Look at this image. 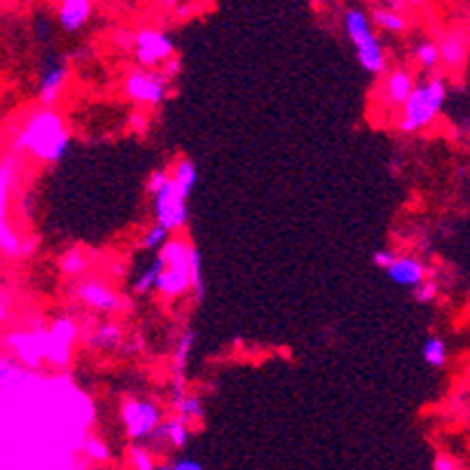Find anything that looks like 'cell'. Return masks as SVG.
<instances>
[{"label": "cell", "mask_w": 470, "mask_h": 470, "mask_svg": "<svg viewBox=\"0 0 470 470\" xmlns=\"http://www.w3.org/2000/svg\"><path fill=\"white\" fill-rule=\"evenodd\" d=\"M68 143H71V136L59 112L42 108V111L33 112L24 129L19 131V136L14 138L12 152L14 155L31 152L40 162L54 164L65 155Z\"/></svg>", "instance_id": "6da1fadb"}, {"label": "cell", "mask_w": 470, "mask_h": 470, "mask_svg": "<svg viewBox=\"0 0 470 470\" xmlns=\"http://www.w3.org/2000/svg\"><path fill=\"white\" fill-rule=\"evenodd\" d=\"M344 33L356 47L358 54V64L363 65V71L370 75H384L386 73V54L384 47L379 42L377 33H374L370 14L360 7H349L344 12Z\"/></svg>", "instance_id": "7a4b0ae2"}, {"label": "cell", "mask_w": 470, "mask_h": 470, "mask_svg": "<svg viewBox=\"0 0 470 470\" xmlns=\"http://www.w3.org/2000/svg\"><path fill=\"white\" fill-rule=\"evenodd\" d=\"M444 98H447V85L443 78H428L424 85L414 87L407 104L403 105L398 129L403 134H417V131L426 129L443 111Z\"/></svg>", "instance_id": "3957f363"}, {"label": "cell", "mask_w": 470, "mask_h": 470, "mask_svg": "<svg viewBox=\"0 0 470 470\" xmlns=\"http://www.w3.org/2000/svg\"><path fill=\"white\" fill-rule=\"evenodd\" d=\"M19 169V157L10 152L0 159V250L12 258L21 255V236L10 222V196Z\"/></svg>", "instance_id": "277c9868"}, {"label": "cell", "mask_w": 470, "mask_h": 470, "mask_svg": "<svg viewBox=\"0 0 470 470\" xmlns=\"http://www.w3.org/2000/svg\"><path fill=\"white\" fill-rule=\"evenodd\" d=\"M119 417L125 424V431L134 443L150 438L155 428L162 424V410L152 403V400L129 398L119 407Z\"/></svg>", "instance_id": "5b68a950"}, {"label": "cell", "mask_w": 470, "mask_h": 470, "mask_svg": "<svg viewBox=\"0 0 470 470\" xmlns=\"http://www.w3.org/2000/svg\"><path fill=\"white\" fill-rule=\"evenodd\" d=\"M134 57L145 68L166 64L169 59H173V40L159 28H138L134 33Z\"/></svg>", "instance_id": "8992f818"}, {"label": "cell", "mask_w": 470, "mask_h": 470, "mask_svg": "<svg viewBox=\"0 0 470 470\" xmlns=\"http://www.w3.org/2000/svg\"><path fill=\"white\" fill-rule=\"evenodd\" d=\"M152 199H155L157 225H162L169 232L183 229L188 225V196H183V192L176 188L171 178Z\"/></svg>", "instance_id": "52a82bcc"}, {"label": "cell", "mask_w": 470, "mask_h": 470, "mask_svg": "<svg viewBox=\"0 0 470 470\" xmlns=\"http://www.w3.org/2000/svg\"><path fill=\"white\" fill-rule=\"evenodd\" d=\"M78 326L71 319H57L52 326L47 327L45 349H42V358L52 363L54 367H65L71 363L73 344L78 340Z\"/></svg>", "instance_id": "ba28073f"}, {"label": "cell", "mask_w": 470, "mask_h": 470, "mask_svg": "<svg viewBox=\"0 0 470 470\" xmlns=\"http://www.w3.org/2000/svg\"><path fill=\"white\" fill-rule=\"evenodd\" d=\"M125 94L138 105H148V108H157L164 104V98L169 94L166 80L162 75L145 71H134L125 78Z\"/></svg>", "instance_id": "9c48e42d"}, {"label": "cell", "mask_w": 470, "mask_h": 470, "mask_svg": "<svg viewBox=\"0 0 470 470\" xmlns=\"http://www.w3.org/2000/svg\"><path fill=\"white\" fill-rule=\"evenodd\" d=\"M47 327H38L35 333H12L5 337V346L12 349L14 360L27 370H38L42 363V349H45Z\"/></svg>", "instance_id": "30bf717a"}, {"label": "cell", "mask_w": 470, "mask_h": 470, "mask_svg": "<svg viewBox=\"0 0 470 470\" xmlns=\"http://www.w3.org/2000/svg\"><path fill=\"white\" fill-rule=\"evenodd\" d=\"M68 64L65 59H59V57H52V59H47L45 68L40 73V82H38V96L40 104L45 111H52L57 101L64 94V87L68 82Z\"/></svg>", "instance_id": "8fae6325"}, {"label": "cell", "mask_w": 470, "mask_h": 470, "mask_svg": "<svg viewBox=\"0 0 470 470\" xmlns=\"http://www.w3.org/2000/svg\"><path fill=\"white\" fill-rule=\"evenodd\" d=\"M75 295L92 309H98V312L111 313V312H119V309L125 307L122 297H119L111 286H105V283L82 281L78 283V288H75Z\"/></svg>", "instance_id": "7c38bea8"}, {"label": "cell", "mask_w": 470, "mask_h": 470, "mask_svg": "<svg viewBox=\"0 0 470 470\" xmlns=\"http://www.w3.org/2000/svg\"><path fill=\"white\" fill-rule=\"evenodd\" d=\"M438 45V54L440 61H443L447 68H458L464 64L466 57H468V35L458 28H450L440 35Z\"/></svg>", "instance_id": "4fadbf2b"}, {"label": "cell", "mask_w": 470, "mask_h": 470, "mask_svg": "<svg viewBox=\"0 0 470 470\" xmlns=\"http://www.w3.org/2000/svg\"><path fill=\"white\" fill-rule=\"evenodd\" d=\"M195 342L196 335L192 327L183 330V335L176 342V349H173V398L185 396V374H188V360Z\"/></svg>", "instance_id": "5bb4252c"}, {"label": "cell", "mask_w": 470, "mask_h": 470, "mask_svg": "<svg viewBox=\"0 0 470 470\" xmlns=\"http://www.w3.org/2000/svg\"><path fill=\"white\" fill-rule=\"evenodd\" d=\"M414 75H412V71H407V68H396V71H391L389 75H386L384 80V98L386 104L389 105H396V108H403V105L407 104V98H410V94L414 92Z\"/></svg>", "instance_id": "9a60e30c"}, {"label": "cell", "mask_w": 470, "mask_h": 470, "mask_svg": "<svg viewBox=\"0 0 470 470\" xmlns=\"http://www.w3.org/2000/svg\"><path fill=\"white\" fill-rule=\"evenodd\" d=\"M393 283L407 288H417L426 279V265L412 255H398L391 267L386 269Z\"/></svg>", "instance_id": "2e32d148"}, {"label": "cell", "mask_w": 470, "mask_h": 470, "mask_svg": "<svg viewBox=\"0 0 470 470\" xmlns=\"http://www.w3.org/2000/svg\"><path fill=\"white\" fill-rule=\"evenodd\" d=\"M92 3L89 0H64L59 5V24L65 33H78L92 19Z\"/></svg>", "instance_id": "e0dca14e"}, {"label": "cell", "mask_w": 470, "mask_h": 470, "mask_svg": "<svg viewBox=\"0 0 470 470\" xmlns=\"http://www.w3.org/2000/svg\"><path fill=\"white\" fill-rule=\"evenodd\" d=\"M150 438L162 440V443L171 444L173 450H183L185 444H188V440H189V426L185 424L183 419L171 417V419H166V421H162V424L157 426L155 433H152Z\"/></svg>", "instance_id": "ac0fdd59"}, {"label": "cell", "mask_w": 470, "mask_h": 470, "mask_svg": "<svg viewBox=\"0 0 470 470\" xmlns=\"http://www.w3.org/2000/svg\"><path fill=\"white\" fill-rule=\"evenodd\" d=\"M373 27H379L381 31L391 33V35H400V33H405L407 27H410V21L403 12H396V10H389L386 5H379L373 10Z\"/></svg>", "instance_id": "d6986e66"}, {"label": "cell", "mask_w": 470, "mask_h": 470, "mask_svg": "<svg viewBox=\"0 0 470 470\" xmlns=\"http://www.w3.org/2000/svg\"><path fill=\"white\" fill-rule=\"evenodd\" d=\"M28 379H31V370L19 366L12 356H0V391L17 389V386L27 384Z\"/></svg>", "instance_id": "ffe728a7"}, {"label": "cell", "mask_w": 470, "mask_h": 470, "mask_svg": "<svg viewBox=\"0 0 470 470\" xmlns=\"http://www.w3.org/2000/svg\"><path fill=\"white\" fill-rule=\"evenodd\" d=\"M155 290L162 293L164 297H181V295H185L189 290V276L164 267V272L155 283Z\"/></svg>", "instance_id": "44dd1931"}, {"label": "cell", "mask_w": 470, "mask_h": 470, "mask_svg": "<svg viewBox=\"0 0 470 470\" xmlns=\"http://www.w3.org/2000/svg\"><path fill=\"white\" fill-rule=\"evenodd\" d=\"M122 340H125V333H122V327L118 323H104L92 333L89 346H94L98 351H112V349H118L122 344Z\"/></svg>", "instance_id": "7402d4cb"}, {"label": "cell", "mask_w": 470, "mask_h": 470, "mask_svg": "<svg viewBox=\"0 0 470 470\" xmlns=\"http://www.w3.org/2000/svg\"><path fill=\"white\" fill-rule=\"evenodd\" d=\"M196 178H199V171H196V164L192 162V159L183 157V159H178V162L173 164V173H171V181H173V183H176V188L183 192V196H189V192L195 189Z\"/></svg>", "instance_id": "603a6c76"}, {"label": "cell", "mask_w": 470, "mask_h": 470, "mask_svg": "<svg viewBox=\"0 0 470 470\" xmlns=\"http://www.w3.org/2000/svg\"><path fill=\"white\" fill-rule=\"evenodd\" d=\"M173 410H176L178 419H183L185 424L189 421H196V419L204 417V400L199 396H178L173 398Z\"/></svg>", "instance_id": "cb8c5ba5"}, {"label": "cell", "mask_w": 470, "mask_h": 470, "mask_svg": "<svg viewBox=\"0 0 470 470\" xmlns=\"http://www.w3.org/2000/svg\"><path fill=\"white\" fill-rule=\"evenodd\" d=\"M188 269H189V290H195L196 297H204V276H202V255L195 243H188Z\"/></svg>", "instance_id": "d4e9b609"}, {"label": "cell", "mask_w": 470, "mask_h": 470, "mask_svg": "<svg viewBox=\"0 0 470 470\" xmlns=\"http://www.w3.org/2000/svg\"><path fill=\"white\" fill-rule=\"evenodd\" d=\"M87 269H89V258L80 249H71L61 255V272L65 276H82Z\"/></svg>", "instance_id": "484cf974"}, {"label": "cell", "mask_w": 470, "mask_h": 470, "mask_svg": "<svg viewBox=\"0 0 470 470\" xmlns=\"http://www.w3.org/2000/svg\"><path fill=\"white\" fill-rule=\"evenodd\" d=\"M162 272H164V262L157 258L155 262H150V265L141 272V276H138L136 283H134V290H136L138 295H148L150 290H155V283Z\"/></svg>", "instance_id": "4316f807"}, {"label": "cell", "mask_w": 470, "mask_h": 470, "mask_svg": "<svg viewBox=\"0 0 470 470\" xmlns=\"http://www.w3.org/2000/svg\"><path fill=\"white\" fill-rule=\"evenodd\" d=\"M421 353H424V360L431 367H443L447 363V344H444L443 337H428L424 342Z\"/></svg>", "instance_id": "83f0119b"}, {"label": "cell", "mask_w": 470, "mask_h": 470, "mask_svg": "<svg viewBox=\"0 0 470 470\" xmlns=\"http://www.w3.org/2000/svg\"><path fill=\"white\" fill-rule=\"evenodd\" d=\"M414 59L421 68L426 71H433L435 65L440 64V54H438V45L431 42V40H421L417 47H414Z\"/></svg>", "instance_id": "f1b7e54d"}, {"label": "cell", "mask_w": 470, "mask_h": 470, "mask_svg": "<svg viewBox=\"0 0 470 470\" xmlns=\"http://www.w3.org/2000/svg\"><path fill=\"white\" fill-rule=\"evenodd\" d=\"M171 239V232L169 229H164L162 225H152V227L145 229L143 239H141V249L145 250H159L164 246V243L169 242Z\"/></svg>", "instance_id": "f546056e"}, {"label": "cell", "mask_w": 470, "mask_h": 470, "mask_svg": "<svg viewBox=\"0 0 470 470\" xmlns=\"http://www.w3.org/2000/svg\"><path fill=\"white\" fill-rule=\"evenodd\" d=\"M129 461L134 466V470H157L155 458L148 450H145L143 444H134L129 450Z\"/></svg>", "instance_id": "4dcf8cb0"}, {"label": "cell", "mask_w": 470, "mask_h": 470, "mask_svg": "<svg viewBox=\"0 0 470 470\" xmlns=\"http://www.w3.org/2000/svg\"><path fill=\"white\" fill-rule=\"evenodd\" d=\"M82 450H85V454L92 458V461H108V457H111L108 444H105L101 438H94V435L85 438V443H82Z\"/></svg>", "instance_id": "1f68e13d"}, {"label": "cell", "mask_w": 470, "mask_h": 470, "mask_svg": "<svg viewBox=\"0 0 470 470\" xmlns=\"http://www.w3.org/2000/svg\"><path fill=\"white\" fill-rule=\"evenodd\" d=\"M435 295H438V283L431 281V279H424V281L414 288V300L417 302H433Z\"/></svg>", "instance_id": "d6a6232c"}, {"label": "cell", "mask_w": 470, "mask_h": 470, "mask_svg": "<svg viewBox=\"0 0 470 470\" xmlns=\"http://www.w3.org/2000/svg\"><path fill=\"white\" fill-rule=\"evenodd\" d=\"M134 33L129 28H118V31L112 33V42L122 50V52H134Z\"/></svg>", "instance_id": "836d02e7"}, {"label": "cell", "mask_w": 470, "mask_h": 470, "mask_svg": "<svg viewBox=\"0 0 470 470\" xmlns=\"http://www.w3.org/2000/svg\"><path fill=\"white\" fill-rule=\"evenodd\" d=\"M169 171H164V169H157V171H152L150 173V178H148V185H145V188H148V192H150L152 196L157 195V192H159V189L164 188V185L169 183Z\"/></svg>", "instance_id": "e575fe53"}, {"label": "cell", "mask_w": 470, "mask_h": 470, "mask_svg": "<svg viewBox=\"0 0 470 470\" xmlns=\"http://www.w3.org/2000/svg\"><path fill=\"white\" fill-rule=\"evenodd\" d=\"M396 258H398V253H396V250H391V249H379V250H374L373 262H374V265H377V267L389 269L393 265V262H396Z\"/></svg>", "instance_id": "d590c367"}, {"label": "cell", "mask_w": 470, "mask_h": 470, "mask_svg": "<svg viewBox=\"0 0 470 470\" xmlns=\"http://www.w3.org/2000/svg\"><path fill=\"white\" fill-rule=\"evenodd\" d=\"M127 127H129L131 131H145L148 129V115H145L141 108L131 111L129 118H127Z\"/></svg>", "instance_id": "8d00e7d4"}, {"label": "cell", "mask_w": 470, "mask_h": 470, "mask_svg": "<svg viewBox=\"0 0 470 470\" xmlns=\"http://www.w3.org/2000/svg\"><path fill=\"white\" fill-rule=\"evenodd\" d=\"M433 470H458V461L450 454H438L433 458Z\"/></svg>", "instance_id": "74e56055"}, {"label": "cell", "mask_w": 470, "mask_h": 470, "mask_svg": "<svg viewBox=\"0 0 470 470\" xmlns=\"http://www.w3.org/2000/svg\"><path fill=\"white\" fill-rule=\"evenodd\" d=\"M169 468L171 470H204V466L199 464V461H195V458H178V461H173Z\"/></svg>", "instance_id": "f35d334b"}, {"label": "cell", "mask_w": 470, "mask_h": 470, "mask_svg": "<svg viewBox=\"0 0 470 470\" xmlns=\"http://www.w3.org/2000/svg\"><path fill=\"white\" fill-rule=\"evenodd\" d=\"M0 323L7 319V313H10V300H7V293H0Z\"/></svg>", "instance_id": "ab89813d"}, {"label": "cell", "mask_w": 470, "mask_h": 470, "mask_svg": "<svg viewBox=\"0 0 470 470\" xmlns=\"http://www.w3.org/2000/svg\"><path fill=\"white\" fill-rule=\"evenodd\" d=\"M164 65V68H166V71H164V75H162V78L164 80H166V78H171V75H176V68H178V61L176 59H169V61H166V64H162Z\"/></svg>", "instance_id": "60d3db41"}, {"label": "cell", "mask_w": 470, "mask_h": 470, "mask_svg": "<svg viewBox=\"0 0 470 470\" xmlns=\"http://www.w3.org/2000/svg\"><path fill=\"white\" fill-rule=\"evenodd\" d=\"M157 470H171L169 466H157Z\"/></svg>", "instance_id": "b9f144b4"}]
</instances>
